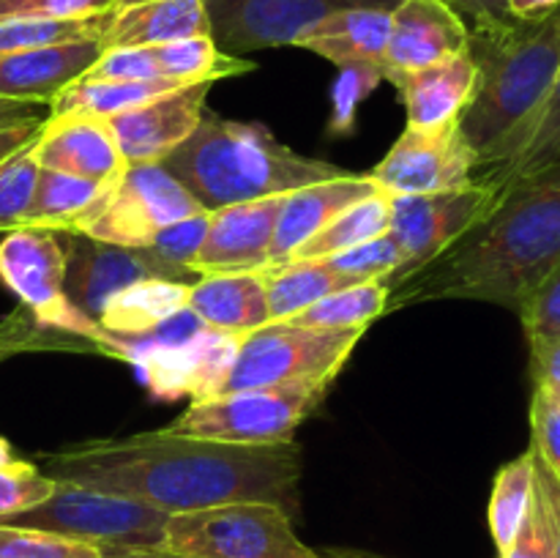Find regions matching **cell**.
<instances>
[{
  "label": "cell",
  "mask_w": 560,
  "mask_h": 558,
  "mask_svg": "<svg viewBox=\"0 0 560 558\" xmlns=\"http://www.w3.org/2000/svg\"><path fill=\"white\" fill-rule=\"evenodd\" d=\"M137 556L142 558H178L173 553H164V550H137Z\"/></svg>",
  "instance_id": "obj_53"
},
{
  "label": "cell",
  "mask_w": 560,
  "mask_h": 558,
  "mask_svg": "<svg viewBox=\"0 0 560 558\" xmlns=\"http://www.w3.org/2000/svg\"><path fill=\"white\" fill-rule=\"evenodd\" d=\"M197 36H211L206 0H145L113 11L102 47H156Z\"/></svg>",
  "instance_id": "obj_24"
},
{
  "label": "cell",
  "mask_w": 560,
  "mask_h": 558,
  "mask_svg": "<svg viewBox=\"0 0 560 558\" xmlns=\"http://www.w3.org/2000/svg\"><path fill=\"white\" fill-rule=\"evenodd\" d=\"M49 104L44 102H20V98L0 96V131L27 124H47Z\"/></svg>",
  "instance_id": "obj_47"
},
{
  "label": "cell",
  "mask_w": 560,
  "mask_h": 558,
  "mask_svg": "<svg viewBox=\"0 0 560 558\" xmlns=\"http://www.w3.org/2000/svg\"><path fill=\"white\" fill-rule=\"evenodd\" d=\"M52 479L129 496L167 514L197 512L235 501L282 507L295 520L301 509V446L222 443L173 430L135 432L69 443L42 457Z\"/></svg>",
  "instance_id": "obj_1"
},
{
  "label": "cell",
  "mask_w": 560,
  "mask_h": 558,
  "mask_svg": "<svg viewBox=\"0 0 560 558\" xmlns=\"http://www.w3.org/2000/svg\"><path fill=\"white\" fill-rule=\"evenodd\" d=\"M536 492V476H534V449L514 457L512 463L503 465L492 481L490 509H487V520H490V534L498 547V556L512 547L517 539L520 528H523L528 509L534 503Z\"/></svg>",
  "instance_id": "obj_31"
},
{
  "label": "cell",
  "mask_w": 560,
  "mask_h": 558,
  "mask_svg": "<svg viewBox=\"0 0 560 558\" xmlns=\"http://www.w3.org/2000/svg\"><path fill=\"white\" fill-rule=\"evenodd\" d=\"M162 550L178 558H320L282 507L262 501L170 514Z\"/></svg>",
  "instance_id": "obj_8"
},
{
  "label": "cell",
  "mask_w": 560,
  "mask_h": 558,
  "mask_svg": "<svg viewBox=\"0 0 560 558\" xmlns=\"http://www.w3.org/2000/svg\"><path fill=\"white\" fill-rule=\"evenodd\" d=\"M135 3H145V0H118V5H115V9H124V5H135Z\"/></svg>",
  "instance_id": "obj_55"
},
{
  "label": "cell",
  "mask_w": 560,
  "mask_h": 558,
  "mask_svg": "<svg viewBox=\"0 0 560 558\" xmlns=\"http://www.w3.org/2000/svg\"><path fill=\"white\" fill-rule=\"evenodd\" d=\"M66 249V295L88 321L96 323L115 293L145 279L195 284L200 274L164 260L148 246H118L77 230H58ZM98 326V323H96Z\"/></svg>",
  "instance_id": "obj_12"
},
{
  "label": "cell",
  "mask_w": 560,
  "mask_h": 558,
  "mask_svg": "<svg viewBox=\"0 0 560 558\" xmlns=\"http://www.w3.org/2000/svg\"><path fill=\"white\" fill-rule=\"evenodd\" d=\"M498 200L501 195L481 181L454 191L392 195L388 235L397 241L402 263H399L397 274L386 279V288H394L430 260H435L459 235L479 224L498 206Z\"/></svg>",
  "instance_id": "obj_11"
},
{
  "label": "cell",
  "mask_w": 560,
  "mask_h": 558,
  "mask_svg": "<svg viewBox=\"0 0 560 558\" xmlns=\"http://www.w3.org/2000/svg\"><path fill=\"white\" fill-rule=\"evenodd\" d=\"M517 315L523 321V332L530 350L560 337V263L525 299Z\"/></svg>",
  "instance_id": "obj_40"
},
{
  "label": "cell",
  "mask_w": 560,
  "mask_h": 558,
  "mask_svg": "<svg viewBox=\"0 0 560 558\" xmlns=\"http://www.w3.org/2000/svg\"><path fill=\"white\" fill-rule=\"evenodd\" d=\"M399 263H402V255H399L397 241L388 233L364 241V244L353 246V249H345L339 255L326 257V266L345 284L386 282V279H392L397 274Z\"/></svg>",
  "instance_id": "obj_36"
},
{
  "label": "cell",
  "mask_w": 560,
  "mask_h": 558,
  "mask_svg": "<svg viewBox=\"0 0 560 558\" xmlns=\"http://www.w3.org/2000/svg\"><path fill=\"white\" fill-rule=\"evenodd\" d=\"M388 228H392V195L375 191V195L345 208L326 228L317 230L310 241H304L290 255V260H326V257L388 233Z\"/></svg>",
  "instance_id": "obj_28"
},
{
  "label": "cell",
  "mask_w": 560,
  "mask_h": 558,
  "mask_svg": "<svg viewBox=\"0 0 560 558\" xmlns=\"http://www.w3.org/2000/svg\"><path fill=\"white\" fill-rule=\"evenodd\" d=\"M189 310L208 328L244 337L271 323L266 277L262 271L202 274L189 288Z\"/></svg>",
  "instance_id": "obj_25"
},
{
  "label": "cell",
  "mask_w": 560,
  "mask_h": 558,
  "mask_svg": "<svg viewBox=\"0 0 560 558\" xmlns=\"http://www.w3.org/2000/svg\"><path fill=\"white\" fill-rule=\"evenodd\" d=\"M560 9V0H506V11L512 20L534 22L556 14Z\"/></svg>",
  "instance_id": "obj_49"
},
{
  "label": "cell",
  "mask_w": 560,
  "mask_h": 558,
  "mask_svg": "<svg viewBox=\"0 0 560 558\" xmlns=\"http://www.w3.org/2000/svg\"><path fill=\"white\" fill-rule=\"evenodd\" d=\"M104 186L107 184L42 167L25 224L47 230H74V224L96 206Z\"/></svg>",
  "instance_id": "obj_32"
},
{
  "label": "cell",
  "mask_w": 560,
  "mask_h": 558,
  "mask_svg": "<svg viewBox=\"0 0 560 558\" xmlns=\"http://www.w3.org/2000/svg\"><path fill=\"white\" fill-rule=\"evenodd\" d=\"M470 27L448 0H402L392 11V33L386 49V80L454 58L468 49Z\"/></svg>",
  "instance_id": "obj_17"
},
{
  "label": "cell",
  "mask_w": 560,
  "mask_h": 558,
  "mask_svg": "<svg viewBox=\"0 0 560 558\" xmlns=\"http://www.w3.org/2000/svg\"><path fill=\"white\" fill-rule=\"evenodd\" d=\"M189 288L170 279H145L115 293L98 315L104 334H142L189 306Z\"/></svg>",
  "instance_id": "obj_27"
},
{
  "label": "cell",
  "mask_w": 560,
  "mask_h": 558,
  "mask_svg": "<svg viewBox=\"0 0 560 558\" xmlns=\"http://www.w3.org/2000/svg\"><path fill=\"white\" fill-rule=\"evenodd\" d=\"M452 5L474 25H495V22L512 20L506 11V0H452Z\"/></svg>",
  "instance_id": "obj_48"
},
{
  "label": "cell",
  "mask_w": 560,
  "mask_h": 558,
  "mask_svg": "<svg viewBox=\"0 0 560 558\" xmlns=\"http://www.w3.org/2000/svg\"><path fill=\"white\" fill-rule=\"evenodd\" d=\"M448 3H452V0H448Z\"/></svg>",
  "instance_id": "obj_56"
},
{
  "label": "cell",
  "mask_w": 560,
  "mask_h": 558,
  "mask_svg": "<svg viewBox=\"0 0 560 558\" xmlns=\"http://www.w3.org/2000/svg\"><path fill=\"white\" fill-rule=\"evenodd\" d=\"M33 142L36 137L0 162V233H9L27 222L33 191H36L38 173H42Z\"/></svg>",
  "instance_id": "obj_35"
},
{
  "label": "cell",
  "mask_w": 560,
  "mask_h": 558,
  "mask_svg": "<svg viewBox=\"0 0 560 558\" xmlns=\"http://www.w3.org/2000/svg\"><path fill=\"white\" fill-rule=\"evenodd\" d=\"M33 151L44 170H58L96 184H113L126 167L107 120L93 115L47 118L38 129Z\"/></svg>",
  "instance_id": "obj_20"
},
{
  "label": "cell",
  "mask_w": 560,
  "mask_h": 558,
  "mask_svg": "<svg viewBox=\"0 0 560 558\" xmlns=\"http://www.w3.org/2000/svg\"><path fill=\"white\" fill-rule=\"evenodd\" d=\"M118 0H0L3 20H77L115 11Z\"/></svg>",
  "instance_id": "obj_42"
},
{
  "label": "cell",
  "mask_w": 560,
  "mask_h": 558,
  "mask_svg": "<svg viewBox=\"0 0 560 558\" xmlns=\"http://www.w3.org/2000/svg\"><path fill=\"white\" fill-rule=\"evenodd\" d=\"M366 178L386 195H432L465 189L476 181V153L457 118L408 126Z\"/></svg>",
  "instance_id": "obj_13"
},
{
  "label": "cell",
  "mask_w": 560,
  "mask_h": 558,
  "mask_svg": "<svg viewBox=\"0 0 560 558\" xmlns=\"http://www.w3.org/2000/svg\"><path fill=\"white\" fill-rule=\"evenodd\" d=\"M42 126L27 124V126H14V129L0 131V162H3L5 156H11L14 151H20L22 146H27V142L38 135V129H42Z\"/></svg>",
  "instance_id": "obj_50"
},
{
  "label": "cell",
  "mask_w": 560,
  "mask_h": 558,
  "mask_svg": "<svg viewBox=\"0 0 560 558\" xmlns=\"http://www.w3.org/2000/svg\"><path fill=\"white\" fill-rule=\"evenodd\" d=\"M102 42H69L0 58V96L49 104L98 58Z\"/></svg>",
  "instance_id": "obj_23"
},
{
  "label": "cell",
  "mask_w": 560,
  "mask_h": 558,
  "mask_svg": "<svg viewBox=\"0 0 560 558\" xmlns=\"http://www.w3.org/2000/svg\"><path fill=\"white\" fill-rule=\"evenodd\" d=\"M468 27L476 88L457 124L479 162L481 153L490 151L539 107L558 80L560 9L545 20H506Z\"/></svg>",
  "instance_id": "obj_4"
},
{
  "label": "cell",
  "mask_w": 560,
  "mask_h": 558,
  "mask_svg": "<svg viewBox=\"0 0 560 558\" xmlns=\"http://www.w3.org/2000/svg\"><path fill=\"white\" fill-rule=\"evenodd\" d=\"M238 345V334L202 326L195 337L175 348L137 356L131 367H137L145 386L156 397L175 399L189 394L195 403V399L217 397L230 367H233Z\"/></svg>",
  "instance_id": "obj_15"
},
{
  "label": "cell",
  "mask_w": 560,
  "mask_h": 558,
  "mask_svg": "<svg viewBox=\"0 0 560 558\" xmlns=\"http://www.w3.org/2000/svg\"><path fill=\"white\" fill-rule=\"evenodd\" d=\"M377 189L366 175H339V178L320 181V184H310L304 189L288 191L282 197V208H279L277 228H273L271 252H268V266H282L290 260L295 249L304 241H310L317 230L326 228L334 217L350 208L353 202L364 200V197L375 195Z\"/></svg>",
  "instance_id": "obj_22"
},
{
  "label": "cell",
  "mask_w": 560,
  "mask_h": 558,
  "mask_svg": "<svg viewBox=\"0 0 560 558\" xmlns=\"http://www.w3.org/2000/svg\"><path fill=\"white\" fill-rule=\"evenodd\" d=\"M366 328H310L271 321L244 334L219 394L304 381H337Z\"/></svg>",
  "instance_id": "obj_6"
},
{
  "label": "cell",
  "mask_w": 560,
  "mask_h": 558,
  "mask_svg": "<svg viewBox=\"0 0 560 558\" xmlns=\"http://www.w3.org/2000/svg\"><path fill=\"white\" fill-rule=\"evenodd\" d=\"M392 33L388 9L339 11L306 27L293 47L331 60L339 71H359L372 80H386V49Z\"/></svg>",
  "instance_id": "obj_21"
},
{
  "label": "cell",
  "mask_w": 560,
  "mask_h": 558,
  "mask_svg": "<svg viewBox=\"0 0 560 558\" xmlns=\"http://www.w3.org/2000/svg\"><path fill=\"white\" fill-rule=\"evenodd\" d=\"M208 219H211V211L195 213V217H184L178 219V222L167 224V228H162L156 235H153L148 249L162 255L164 260L191 268V263H195L197 252H200L202 246V239H206Z\"/></svg>",
  "instance_id": "obj_43"
},
{
  "label": "cell",
  "mask_w": 560,
  "mask_h": 558,
  "mask_svg": "<svg viewBox=\"0 0 560 558\" xmlns=\"http://www.w3.org/2000/svg\"><path fill=\"white\" fill-rule=\"evenodd\" d=\"M402 0H206L211 36L228 55L293 47L315 22L339 11L388 9Z\"/></svg>",
  "instance_id": "obj_14"
},
{
  "label": "cell",
  "mask_w": 560,
  "mask_h": 558,
  "mask_svg": "<svg viewBox=\"0 0 560 558\" xmlns=\"http://www.w3.org/2000/svg\"><path fill=\"white\" fill-rule=\"evenodd\" d=\"M213 82H197L113 115L107 120L126 164L164 162L200 124Z\"/></svg>",
  "instance_id": "obj_16"
},
{
  "label": "cell",
  "mask_w": 560,
  "mask_h": 558,
  "mask_svg": "<svg viewBox=\"0 0 560 558\" xmlns=\"http://www.w3.org/2000/svg\"><path fill=\"white\" fill-rule=\"evenodd\" d=\"M184 85H175L170 80H140V82H98V80H77L58 93L49 102V118L60 115H93V118H113L131 107L164 96L170 91H178Z\"/></svg>",
  "instance_id": "obj_29"
},
{
  "label": "cell",
  "mask_w": 560,
  "mask_h": 558,
  "mask_svg": "<svg viewBox=\"0 0 560 558\" xmlns=\"http://www.w3.org/2000/svg\"><path fill=\"white\" fill-rule=\"evenodd\" d=\"M320 558H383L375 556V553H364V550H348V547H326V550H317Z\"/></svg>",
  "instance_id": "obj_51"
},
{
  "label": "cell",
  "mask_w": 560,
  "mask_h": 558,
  "mask_svg": "<svg viewBox=\"0 0 560 558\" xmlns=\"http://www.w3.org/2000/svg\"><path fill=\"white\" fill-rule=\"evenodd\" d=\"M282 197H262L252 202L211 211L206 239L197 252L191 271L228 274V271H262L268 266L273 228H277Z\"/></svg>",
  "instance_id": "obj_18"
},
{
  "label": "cell",
  "mask_w": 560,
  "mask_h": 558,
  "mask_svg": "<svg viewBox=\"0 0 560 558\" xmlns=\"http://www.w3.org/2000/svg\"><path fill=\"white\" fill-rule=\"evenodd\" d=\"M534 476H536V496H539L541 509H545L547 525H550L556 558H560V481L556 479V474H552V470L541 463L539 454L536 452H534Z\"/></svg>",
  "instance_id": "obj_45"
},
{
  "label": "cell",
  "mask_w": 560,
  "mask_h": 558,
  "mask_svg": "<svg viewBox=\"0 0 560 558\" xmlns=\"http://www.w3.org/2000/svg\"><path fill=\"white\" fill-rule=\"evenodd\" d=\"M405 104L408 126H432L459 118L476 88V63L470 53L432 63L394 82Z\"/></svg>",
  "instance_id": "obj_26"
},
{
  "label": "cell",
  "mask_w": 560,
  "mask_h": 558,
  "mask_svg": "<svg viewBox=\"0 0 560 558\" xmlns=\"http://www.w3.org/2000/svg\"><path fill=\"white\" fill-rule=\"evenodd\" d=\"M560 263V164L506 189L446 252L388 288L386 312L424 301H485L520 312Z\"/></svg>",
  "instance_id": "obj_2"
},
{
  "label": "cell",
  "mask_w": 560,
  "mask_h": 558,
  "mask_svg": "<svg viewBox=\"0 0 560 558\" xmlns=\"http://www.w3.org/2000/svg\"><path fill=\"white\" fill-rule=\"evenodd\" d=\"M167 520V512L137 498L55 479L47 501L3 523L88 542L102 550L137 553L162 550Z\"/></svg>",
  "instance_id": "obj_5"
},
{
  "label": "cell",
  "mask_w": 560,
  "mask_h": 558,
  "mask_svg": "<svg viewBox=\"0 0 560 558\" xmlns=\"http://www.w3.org/2000/svg\"><path fill=\"white\" fill-rule=\"evenodd\" d=\"M52 490V476H47L27 460L16 457L14 463L0 465V523L38 507L42 501H47Z\"/></svg>",
  "instance_id": "obj_39"
},
{
  "label": "cell",
  "mask_w": 560,
  "mask_h": 558,
  "mask_svg": "<svg viewBox=\"0 0 560 558\" xmlns=\"http://www.w3.org/2000/svg\"><path fill=\"white\" fill-rule=\"evenodd\" d=\"M386 282L348 284L301 310L299 315L288 317V323L310 328H370L372 321L386 315Z\"/></svg>",
  "instance_id": "obj_33"
},
{
  "label": "cell",
  "mask_w": 560,
  "mask_h": 558,
  "mask_svg": "<svg viewBox=\"0 0 560 558\" xmlns=\"http://www.w3.org/2000/svg\"><path fill=\"white\" fill-rule=\"evenodd\" d=\"M0 282L16 295L22 310L38 326L85 339L96 353H104L107 334L74 310L66 295V249L58 230L22 224L3 233Z\"/></svg>",
  "instance_id": "obj_9"
},
{
  "label": "cell",
  "mask_w": 560,
  "mask_h": 558,
  "mask_svg": "<svg viewBox=\"0 0 560 558\" xmlns=\"http://www.w3.org/2000/svg\"><path fill=\"white\" fill-rule=\"evenodd\" d=\"M202 211L206 208L162 162L126 164L74 230L107 244L148 246L162 228Z\"/></svg>",
  "instance_id": "obj_10"
},
{
  "label": "cell",
  "mask_w": 560,
  "mask_h": 558,
  "mask_svg": "<svg viewBox=\"0 0 560 558\" xmlns=\"http://www.w3.org/2000/svg\"><path fill=\"white\" fill-rule=\"evenodd\" d=\"M0 558H104L102 547L0 523Z\"/></svg>",
  "instance_id": "obj_38"
},
{
  "label": "cell",
  "mask_w": 560,
  "mask_h": 558,
  "mask_svg": "<svg viewBox=\"0 0 560 558\" xmlns=\"http://www.w3.org/2000/svg\"><path fill=\"white\" fill-rule=\"evenodd\" d=\"M36 350H93V345L80 337L38 326L22 306H16L11 315L0 321V364L11 356L36 353Z\"/></svg>",
  "instance_id": "obj_37"
},
{
  "label": "cell",
  "mask_w": 560,
  "mask_h": 558,
  "mask_svg": "<svg viewBox=\"0 0 560 558\" xmlns=\"http://www.w3.org/2000/svg\"><path fill=\"white\" fill-rule=\"evenodd\" d=\"M162 164L206 211L288 195L348 173L323 159L301 156L262 124L224 118L208 107L197 129Z\"/></svg>",
  "instance_id": "obj_3"
},
{
  "label": "cell",
  "mask_w": 560,
  "mask_h": 558,
  "mask_svg": "<svg viewBox=\"0 0 560 558\" xmlns=\"http://www.w3.org/2000/svg\"><path fill=\"white\" fill-rule=\"evenodd\" d=\"M331 386L334 381H304L195 399L167 430L246 446L290 443L295 430L320 408Z\"/></svg>",
  "instance_id": "obj_7"
},
{
  "label": "cell",
  "mask_w": 560,
  "mask_h": 558,
  "mask_svg": "<svg viewBox=\"0 0 560 558\" xmlns=\"http://www.w3.org/2000/svg\"><path fill=\"white\" fill-rule=\"evenodd\" d=\"M14 460H16L14 449H11V443L0 435V465H9V463H14Z\"/></svg>",
  "instance_id": "obj_52"
},
{
  "label": "cell",
  "mask_w": 560,
  "mask_h": 558,
  "mask_svg": "<svg viewBox=\"0 0 560 558\" xmlns=\"http://www.w3.org/2000/svg\"><path fill=\"white\" fill-rule=\"evenodd\" d=\"M498 558H556V547H552L550 525H547L545 509H541L539 496L534 492V503L528 509L523 528H520L517 539L512 542L506 553Z\"/></svg>",
  "instance_id": "obj_44"
},
{
  "label": "cell",
  "mask_w": 560,
  "mask_h": 558,
  "mask_svg": "<svg viewBox=\"0 0 560 558\" xmlns=\"http://www.w3.org/2000/svg\"><path fill=\"white\" fill-rule=\"evenodd\" d=\"M560 164V74L539 107L476 162V181L498 195Z\"/></svg>",
  "instance_id": "obj_19"
},
{
  "label": "cell",
  "mask_w": 560,
  "mask_h": 558,
  "mask_svg": "<svg viewBox=\"0 0 560 558\" xmlns=\"http://www.w3.org/2000/svg\"><path fill=\"white\" fill-rule=\"evenodd\" d=\"M530 377L534 386L560 399V337L530 350Z\"/></svg>",
  "instance_id": "obj_46"
},
{
  "label": "cell",
  "mask_w": 560,
  "mask_h": 558,
  "mask_svg": "<svg viewBox=\"0 0 560 558\" xmlns=\"http://www.w3.org/2000/svg\"><path fill=\"white\" fill-rule=\"evenodd\" d=\"M530 446L560 481V399L539 386L530 397Z\"/></svg>",
  "instance_id": "obj_41"
},
{
  "label": "cell",
  "mask_w": 560,
  "mask_h": 558,
  "mask_svg": "<svg viewBox=\"0 0 560 558\" xmlns=\"http://www.w3.org/2000/svg\"><path fill=\"white\" fill-rule=\"evenodd\" d=\"M271 321H288L315 301L348 288L326 260H290L282 266L262 268Z\"/></svg>",
  "instance_id": "obj_30"
},
{
  "label": "cell",
  "mask_w": 560,
  "mask_h": 558,
  "mask_svg": "<svg viewBox=\"0 0 560 558\" xmlns=\"http://www.w3.org/2000/svg\"><path fill=\"white\" fill-rule=\"evenodd\" d=\"M107 14L77 16V20H3L0 22V58L25 49L52 47L69 42H102L109 25Z\"/></svg>",
  "instance_id": "obj_34"
},
{
  "label": "cell",
  "mask_w": 560,
  "mask_h": 558,
  "mask_svg": "<svg viewBox=\"0 0 560 558\" xmlns=\"http://www.w3.org/2000/svg\"><path fill=\"white\" fill-rule=\"evenodd\" d=\"M104 558H142L137 553H126V550H102Z\"/></svg>",
  "instance_id": "obj_54"
}]
</instances>
